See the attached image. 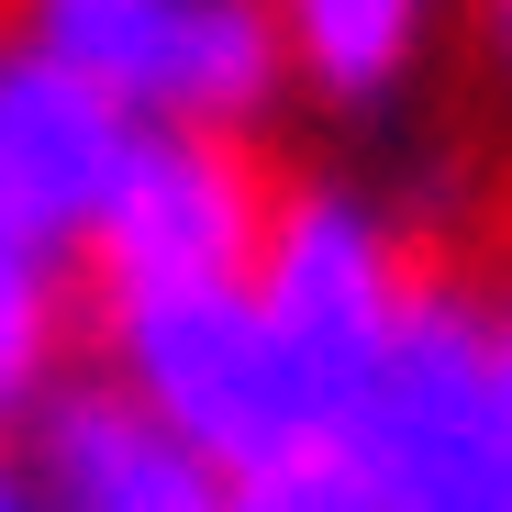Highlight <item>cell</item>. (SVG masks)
<instances>
[{"mask_svg":"<svg viewBox=\"0 0 512 512\" xmlns=\"http://www.w3.org/2000/svg\"><path fill=\"white\" fill-rule=\"evenodd\" d=\"M0 34L67 67L134 134H223L256 145L290 101V45L268 0H0Z\"/></svg>","mask_w":512,"mask_h":512,"instance_id":"6da1fadb","label":"cell"},{"mask_svg":"<svg viewBox=\"0 0 512 512\" xmlns=\"http://www.w3.org/2000/svg\"><path fill=\"white\" fill-rule=\"evenodd\" d=\"M334 446L379 512H512V446L490 390V301L435 279L390 357L334 412Z\"/></svg>","mask_w":512,"mask_h":512,"instance_id":"7a4b0ae2","label":"cell"},{"mask_svg":"<svg viewBox=\"0 0 512 512\" xmlns=\"http://www.w3.org/2000/svg\"><path fill=\"white\" fill-rule=\"evenodd\" d=\"M90 346H101V379L134 412H156L190 457H212L223 479L301 446V435H323V401L290 368V346L268 334L245 279L156 290V301H90Z\"/></svg>","mask_w":512,"mask_h":512,"instance_id":"3957f363","label":"cell"},{"mask_svg":"<svg viewBox=\"0 0 512 512\" xmlns=\"http://www.w3.org/2000/svg\"><path fill=\"white\" fill-rule=\"evenodd\" d=\"M245 290H256V312H268V334L290 346V368L312 379L323 435H334V412H346L357 379L390 357V334L412 323L423 290H435V268H423L412 223L379 190H357V179H290L268 201V234H256Z\"/></svg>","mask_w":512,"mask_h":512,"instance_id":"277c9868","label":"cell"},{"mask_svg":"<svg viewBox=\"0 0 512 512\" xmlns=\"http://www.w3.org/2000/svg\"><path fill=\"white\" fill-rule=\"evenodd\" d=\"M279 179L256 167V145L223 134H134L123 179L78 245V279L90 301H156V290H223L256 268V234H268Z\"/></svg>","mask_w":512,"mask_h":512,"instance_id":"5b68a950","label":"cell"},{"mask_svg":"<svg viewBox=\"0 0 512 512\" xmlns=\"http://www.w3.org/2000/svg\"><path fill=\"white\" fill-rule=\"evenodd\" d=\"M34 512H223V468L190 457L156 412H134L101 368H78L23 423Z\"/></svg>","mask_w":512,"mask_h":512,"instance_id":"8992f818","label":"cell"},{"mask_svg":"<svg viewBox=\"0 0 512 512\" xmlns=\"http://www.w3.org/2000/svg\"><path fill=\"white\" fill-rule=\"evenodd\" d=\"M123 145H134L123 112H101L67 67H45L34 45L0 34V212L12 223H34L78 256L123 179Z\"/></svg>","mask_w":512,"mask_h":512,"instance_id":"52a82bcc","label":"cell"},{"mask_svg":"<svg viewBox=\"0 0 512 512\" xmlns=\"http://www.w3.org/2000/svg\"><path fill=\"white\" fill-rule=\"evenodd\" d=\"M268 12L290 45V90H312L323 112H390L457 23V0H268Z\"/></svg>","mask_w":512,"mask_h":512,"instance_id":"ba28073f","label":"cell"},{"mask_svg":"<svg viewBox=\"0 0 512 512\" xmlns=\"http://www.w3.org/2000/svg\"><path fill=\"white\" fill-rule=\"evenodd\" d=\"M78 334H90V279H78V256L34 223L0 212V435H23V423L78 379Z\"/></svg>","mask_w":512,"mask_h":512,"instance_id":"9c48e42d","label":"cell"},{"mask_svg":"<svg viewBox=\"0 0 512 512\" xmlns=\"http://www.w3.org/2000/svg\"><path fill=\"white\" fill-rule=\"evenodd\" d=\"M223 512H379V501H368V479L346 468L334 435H301V446H279V457L234 468V479H223Z\"/></svg>","mask_w":512,"mask_h":512,"instance_id":"30bf717a","label":"cell"},{"mask_svg":"<svg viewBox=\"0 0 512 512\" xmlns=\"http://www.w3.org/2000/svg\"><path fill=\"white\" fill-rule=\"evenodd\" d=\"M457 23H468V45H479V67L512 90V0H457Z\"/></svg>","mask_w":512,"mask_h":512,"instance_id":"8fae6325","label":"cell"},{"mask_svg":"<svg viewBox=\"0 0 512 512\" xmlns=\"http://www.w3.org/2000/svg\"><path fill=\"white\" fill-rule=\"evenodd\" d=\"M490 390H501V446H512V290L490 301Z\"/></svg>","mask_w":512,"mask_h":512,"instance_id":"7c38bea8","label":"cell"},{"mask_svg":"<svg viewBox=\"0 0 512 512\" xmlns=\"http://www.w3.org/2000/svg\"><path fill=\"white\" fill-rule=\"evenodd\" d=\"M0 512H34V468H23V435H0Z\"/></svg>","mask_w":512,"mask_h":512,"instance_id":"4fadbf2b","label":"cell"}]
</instances>
